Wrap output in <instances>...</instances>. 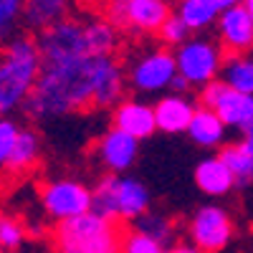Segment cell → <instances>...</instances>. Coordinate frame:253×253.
<instances>
[{"instance_id":"obj_1","label":"cell","mask_w":253,"mask_h":253,"mask_svg":"<svg viewBox=\"0 0 253 253\" xmlns=\"http://www.w3.org/2000/svg\"><path fill=\"white\" fill-rule=\"evenodd\" d=\"M124 94L126 69L117 53L53 61L41 63L38 81L23 112L36 124H48L91 107L114 109Z\"/></svg>"},{"instance_id":"obj_2","label":"cell","mask_w":253,"mask_h":253,"mask_svg":"<svg viewBox=\"0 0 253 253\" xmlns=\"http://www.w3.org/2000/svg\"><path fill=\"white\" fill-rule=\"evenodd\" d=\"M36 46L43 63L84 56H114L122 43V31L107 18H61L38 31Z\"/></svg>"},{"instance_id":"obj_3","label":"cell","mask_w":253,"mask_h":253,"mask_svg":"<svg viewBox=\"0 0 253 253\" xmlns=\"http://www.w3.org/2000/svg\"><path fill=\"white\" fill-rule=\"evenodd\" d=\"M41 63L33 36H13L0 46V117L23 112L38 81Z\"/></svg>"},{"instance_id":"obj_4","label":"cell","mask_w":253,"mask_h":253,"mask_svg":"<svg viewBox=\"0 0 253 253\" xmlns=\"http://www.w3.org/2000/svg\"><path fill=\"white\" fill-rule=\"evenodd\" d=\"M53 253H119L122 230L114 220L96 213H84L53 223Z\"/></svg>"},{"instance_id":"obj_5","label":"cell","mask_w":253,"mask_h":253,"mask_svg":"<svg viewBox=\"0 0 253 253\" xmlns=\"http://www.w3.org/2000/svg\"><path fill=\"white\" fill-rule=\"evenodd\" d=\"M150 208V187L132 175H104L91 187V213L109 218L114 223H134Z\"/></svg>"},{"instance_id":"obj_6","label":"cell","mask_w":253,"mask_h":253,"mask_svg":"<svg viewBox=\"0 0 253 253\" xmlns=\"http://www.w3.org/2000/svg\"><path fill=\"white\" fill-rule=\"evenodd\" d=\"M126 69V86L137 96H162L177 76L175 53L167 46H147L137 51Z\"/></svg>"},{"instance_id":"obj_7","label":"cell","mask_w":253,"mask_h":253,"mask_svg":"<svg viewBox=\"0 0 253 253\" xmlns=\"http://www.w3.org/2000/svg\"><path fill=\"white\" fill-rule=\"evenodd\" d=\"M172 53H175L177 76L185 79L190 89H203L205 84L218 79L225 61L220 43L208 36H190Z\"/></svg>"},{"instance_id":"obj_8","label":"cell","mask_w":253,"mask_h":253,"mask_svg":"<svg viewBox=\"0 0 253 253\" xmlns=\"http://www.w3.org/2000/svg\"><path fill=\"white\" fill-rule=\"evenodd\" d=\"M170 15V0H104V18L132 36H157Z\"/></svg>"},{"instance_id":"obj_9","label":"cell","mask_w":253,"mask_h":253,"mask_svg":"<svg viewBox=\"0 0 253 253\" xmlns=\"http://www.w3.org/2000/svg\"><path fill=\"white\" fill-rule=\"evenodd\" d=\"M41 208L51 223H61L91 210V187L76 177H56L41 187Z\"/></svg>"},{"instance_id":"obj_10","label":"cell","mask_w":253,"mask_h":253,"mask_svg":"<svg viewBox=\"0 0 253 253\" xmlns=\"http://www.w3.org/2000/svg\"><path fill=\"white\" fill-rule=\"evenodd\" d=\"M233 236H236L233 218H230V213L218 203L200 205L193 213V218L187 220V238L203 253L225 251L230 246V241H233Z\"/></svg>"},{"instance_id":"obj_11","label":"cell","mask_w":253,"mask_h":253,"mask_svg":"<svg viewBox=\"0 0 253 253\" xmlns=\"http://www.w3.org/2000/svg\"><path fill=\"white\" fill-rule=\"evenodd\" d=\"M198 96L200 107L215 112L228 129L243 132L253 122V94L230 89L223 79H213L210 84H205L203 89H198Z\"/></svg>"},{"instance_id":"obj_12","label":"cell","mask_w":253,"mask_h":253,"mask_svg":"<svg viewBox=\"0 0 253 253\" xmlns=\"http://www.w3.org/2000/svg\"><path fill=\"white\" fill-rule=\"evenodd\" d=\"M94 157L109 175H124L132 170L139 157V142L112 126L96 139Z\"/></svg>"},{"instance_id":"obj_13","label":"cell","mask_w":253,"mask_h":253,"mask_svg":"<svg viewBox=\"0 0 253 253\" xmlns=\"http://www.w3.org/2000/svg\"><path fill=\"white\" fill-rule=\"evenodd\" d=\"M218 43L225 56H238L253 51V18L246 13L243 5H233L220 13L218 23Z\"/></svg>"},{"instance_id":"obj_14","label":"cell","mask_w":253,"mask_h":253,"mask_svg":"<svg viewBox=\"0 0 253 253\" xmlns=\"http://www.w3.org/2000/svg\"><path fill=\"white\" fill-rule=\"evenodd\" d=\"M112 126H117L124 134L134 137L137 142L150 139L157 132L155 107L144 99H122L112 109Z\"/></svg>"},{"instance_id":"obj_15","label":"cell","mask_w":253,"mask_h":253,"mask_svg":"<svg viewBox=\"0 0 253 253\" xmlns=\"http://www.w3.org/2000/svg\"><path fill=\"white\" fill-rule=\"evenodd\" d=\"M155 122L157 132L165 134H182L187 132V124L195 114V101L187 94H162L155 104Z\"/></svg>"},{"instance_id":"obj_16","label":"cell","mask_w":253,"mask_h":253,"mask_svg":"<svg viewBox=\"0 0 253 253\" xmlns=\"http://www.w3.org/2000/svg\"><path fill=\"white\" fill-rule=\"evenodd\" d=\"M193 177H195L198 190H200L203 195H208V198H225L230 190L238 185L236 175L228 170V165H225L218 155L203 157V160L195 165Z\"/></svg>"},{"instance_id":"obj_17","label":"cell","mask_w":253,"mask_h":253,"mask_svg":"<svg viewBox=\"0 0 253 253\" xmlns=\"http://www.w3.org/2000/svg\"><path fill=\"white\" fill-rule=\"evenodd\" d=\"M185 134L193 139V144L203 147V150H215V147H223L228 126L220 122V117L215 112H210L205 107H198L193 119H190V124H187Z\"/></svg>"},{"instance_id":"obj_18","label":"cell","mask_w":253,"mask_h":253,"mask_svg":"<svg viewBox=\"0 0 253 253\" xmlns=\"http://www.w3.org/2000/svg\"><path fill=\"white\" fill-rule=\"evenodd\" d=\"M41 152H43V144H41V134L33 129V126H20V134L15 139V147L5 162V170L13 175L28 172L38 165Z\"/></svg>"},{"instance_id":"obj_19","label":"cell","mask_w":253,"mask_h":253,"mask_svg":"<svg viewBox=\"0 0 253 253\" xmlns=\"http://www.w3.org/2000/svg\"><path fill=\"white\" fill-rule=\"evenodd\" d=\"M172 13L187 26L190 33H203L208 28H215L220 8L215 5V0H177Z\"/></svg>"},{"instance_id":"obj_20","label":"cell","mask_w":253,"mask_h":253,"mask_svg":"<svg viewBox=\"0 0 253 253\" xmlns=\"http://www.w3.org/2000/svg\"><path fill=\"white\" fill-rule=\"evenodd\" d=\"M74 0H28L26 3V15H23V26L28 31H43L56 20L66 18L69 8Z\"/></svg>"},{"instance_id":"obj_21","label":"cell","mask_w":253,"mask_h":253,"mask_svg":"<svg viewBox=\"0 0 253 253\" xmlns=\"http://www.w3.org/2000/svg\"><path fill=\"white\" fill-rule=\"evenodd\" d=\"M132 230H137V233L157 241V243L165 246V248L175 243V233H177L175 220L167 215V213H162V210H155V208H150L147 213H142V215L132 223Z\"/></svg>"},{"instance_id":"obj_22","label":"cell","mask_w":253,"mask_h":253,"mask_svg":"<svg viewBox=\"0 0 253 253\" xmlns=\"http://www.w3.org/2000/svg\"><path fill=\"white\" fill-rule=\"evenodd\" d=\"M230 89L253 94V56L251 53H238V56H225L220 76Z\"/></svg>"},{"instance_id":"obj_23","label":"cell","mask_w":253,"mask_h":253,"mask_svg":"<svg viewBox=\"0 0 253 253\" xmlns=\"http://www.w3.org/2000/svg\"><path fill=\"white\" fill-rule=\"evenodd\" d=\"M228 170L236 175L238 185H246L251 182V175H253V155L248 152V147L243 142H233V144H223V150L218 155Z\"/></svg>"},{"instance_id":"obj_24","label":"cell","mask_w":253,"mask_h":253,"mask_svg":"<svg viewBox=\"0 0 253 253\" xmlns=\"http://www.w3.org/2000/svg\"><path fill=\"white\" fill-rule=\"evenodd\" d=\"M28 0H0V41L10 38L18 23H23Z\"/></svg>"},{"instance_id":"obj_25","label":"cell","mask_w":253,"mask_h":253,"mask_svg":"<svg viewBox=\"0 0 253 253\" xmlns=\"http://www.w3.org/2000/svg\"><path fill=\"white\" fill-rule=\"evenodd\" d=\"M28 241V228L26 223H20L18 218H5L0 223V248L3 251H20L23 243Z\"/></svg>"},{"instance_id":"obj_26","label":"cell","mask_w":253,"mask_h":253,"mask_svg":"<svg viewBox=\"0 0 253 253\" xmlns=\"http://www.w3.org/2000/svg\"><path fill=\"white\" fill-rule=\"evenodd\" d=\"M157 36H160V41H162V46H167V48H172V51H175V48H177L180 43H185V41L193 36V33H190L187 26H185L182 20L172 13V15L162 23V28H160Z\"/></svg>"},{"instance_id":"obj_27","label":"cell","mask_w":253,"mask_h":253,"mask_svg":"<svg viewBox=\"0 0 253 253\" xmlns=\"http://www.w3.org/2000/svg\"><path fill=\"white\" fill-rule=\"evenodd\" d=\"M20 122H15L13 117H0V167H5L13 147H15V139L20 134Z\"/></svg>"},{"instance_id":"obj_28","label":"cell","mask_w":253,"mask_h":253,"mask_svg":"<svg viewBox=\"0 0 253 253\" xmlns=\"http://www.w3.org/2000/svg\"><path fill=\"white\" fill-rule=\"evenodd\" d=\"M119 253H165V246H160L157 241L137 233V230H129V233L122 236Z\"/></svg>"},{"instance_id":"obj_29","label":"cell","mask_w":253,"mask_h":253,"mask_svg":"<svg viewBox=\"0 0 253 253\" xmlns=\"http://www.w3.org/2000/svg\"><path fill=\"white\" fill-rule=\"evenodd\" d=\"M165 253H203L200 248H195L193 243H172V246H167Z\"/></svg>"},{"instance_id":"obj_30","label":"cell","mask_w":253,"mask_h":253,"mask_svg":"<svg viewBox=\"0 0 253 253\" xmlns=\"http://www.w3.org/2000/svg\"><path fill=\"white\" fill-rule=\"evenodd\" d=\"M215 5H218V8H220V13H223V10L233 8V5H241V0H215Z\"/></svg>"},{"instance_id":"obj_31","label":"cell","mask_w":253,"mask_h":253,"mask_svg":"<svg viewBox=\"0 0 253 253\" xmlns=\"http://www.w3.org/2000/svg\"><path fill=\"white\" fill-rule=\"evenodd\" d=\"M241 5H243V8H246V13L253 18V0H241Z\"/></svg>"},{"instance_id":"obj_32","label":"cell","mask_w":253,"mask_h":253,"mask_svg":"<svg viewBox=\"0 0 253 253\" xmlns=\"http://www.w3.org/2000/svg\"><path fill=\"white\" fill-rule=\"evenodd\" d=\"M28 253H48V251H41V248H33V251H28Z\"/></svg>"},{"instance_id":"obj_33","label":"cell","mask_w":253,"mask_h":253,"mask_svg":"<svg viewBox=\"0 0 253 253\" xmlns=\"http://www.w3.org/2000/svg\"><path fill=\"white\" fill-rule=\"evenodd\" d=\"M0 223H3V213H0Z\"/></svg>"},{"instance_id":"obj_34","label":"cell","mask_w":253,"mask_h":253,"mask_svg":"<svg viewBox=\"0 0 253 253\" xmlns=\"http://www.w3.org/2000/svg\"><path fill=\"white\" fill-rule=\"evenodd\" d=\"M0 253H8V251H3V248H0Z\"/></svg>"}]
</instances>
